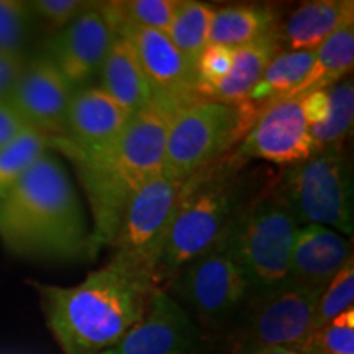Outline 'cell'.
<instances>
[{
    "mask_svg": "<svg viewBox=\"0 0 354 354\" xmlns=\"http://www.w3.org/2000/svg\"><path fill=\"white\" fill-rule=\"evenodd\" d=\"M0 241L30 259L76 261L97 254L68 172L48 151L0 196Z\"/></svg>",
    "mask_w": 354,
    "mask_h": 354,
    "instance_id": "obj_1",
    "label": "cell"
},
{
    "mask_svg": "<svg viewBox=\"0 0 354 354\" xmlns=\"http://www.w3.org/2000/svg\"><path fill=\"white\" fill-rule=\"evenodd\" d=\"M48 330L64 354H102L148 312L159 286L109 263L73 287L33 281Z\"/></svg>",
    "mask_w": 354,
    "mask_h": 354,
    "instance_id": "obj_2",
    "label": "cell"
},
{
    "mask_svg": "<svg viewBox=\"0 0 354 354\" xmlns=\"http://www.w3.org/2000/svg\"><path fill=\"white\" fill-rule=\"evenodd\" d=\"M169 122V115L149 104L133 115L112 148L74 159L91 203L95 253L112 243L131 197L165 169Z\"/></svg>",
    "mask_w": 354,
    "mask_h": 354,
    "instance_id": "obj_3",
    "label": "cell"
},
{
    "mask_svg": "<svg viewBox=\"0 0 354 354\" xmlns=\"http://www.w3.org/2000/svg\"><path fill=\"white\" fill-rule=\"evenodd\" d=\"M232 151L184 180L159 258L156 279L165 287L185 264L205 253L246 202L243 166Z\"/></svg>",
    "mask_w": 354,
    "mask_h": 354,
    "instance_id": "obj_4",
    "label": "cell"
},
{
    "mask_svg": "<svg viewBox=\"0 0 354 354\" xmlns=\"http://www.w3.org/2000/svg\"><path fill=\"white\" fill-rule=\"evenodd\" d=\"M297 228L274 185L246 198L230 220L218 241L245 272L251 294L286 284Z\"/></svg>",
    "mask_w": 354,
    "mask_h": 354,
    "instance_id": "obj_5",
    "label": "cell"
},
{
    "mask_svg": "<svg viewBox=\"0 0 354 354\" xmlns=\"http://www.w3.org/2000/svg\"><path fill=\"white\" fill-rule=\"evenodd\" d=\"M259 112L248 102L232 105L198 100L171 117L165 171L179 180L233 151Z\"/></svg>",
    "mask_w": 354,
    "mask_h": 354,
    "instance_id": "obj_6",
    "label": "cell"
},
{
    "mask_svg": "<svg viewBox=\"0 0 354 354\" xmlns=\"http://www.w3.org/2000/svg\"><path fill=\"white\" fill-rule=\"evenodd\" d=\"M297 225H323L353 234V176L344 151L312 154L274 184Z\"/></svg>",
    "mask_w": 354,
    "mask_h": 354,
    "instance_id": "obj_7",
    "label": "cell"
},
{
    "mask_svg": "<svg viewBox=\"0 0 354 354\" xmlns=\"http://www.w3.org/2000/svg\"><path fill=\"white\" fill-rule=\"evenodd\" d=\"M323 289H307L286 282L251 294L238 312L232 354L266 348L297 351L312 333V322Z\"/></svg>",
    "mask_w": 354,
    "mask_h": 354,
    "instance_id": "obj_8",
    "label": "cell"
},
{
    "mask_svg": "<svg viewBox=\"0 0 354 354\" xmlns=\"http://www.w3.org/2000/svg\"><path fill=\"white\" fill-rule=\"evenodd\" d=\"M183 184L184 180L162 169L131 197L110 243L113 256L109 263L159 286L156 279L159 258Z\"/></svg>",
    "mask_w": 354,
    "mask_h": 354,
    "instance_id": "obj_9",
    "label": "cell"
},
{
    "mask_svg": "<svg viewBox=\"0 0 354 354\" xmlns=\"http://www.w3.org/2000/svg\"><path fill=\"white\" fill-rule=\"evenodd\" d=\"M162 287L198 320L216 326L238 315L251 295V286L225 246L216 243L185 264Z\"/></svg>",
    "mask_w": 354,
    "mask_h": 354,
    "instance_id": "obj_10",
    "label": "cell"
},
{
    "mask_svg": "<svg viewBox=\"0 0 354 354\" xmlns=\"http://www.w3.org/2000/svg\"><path fill=\"white\" fill-rule=\"evenodd\" d=\"M115 33L131 44L148 82L151 104L172 115L194 102L198 94L196 66L187 61L166 33L136 25H120Z\"/></svg>",
    "mask_w": 354,
    "mask_h": 354,
    "instance_id": "obj_11",
    "label": "cell"
},
{
    "mask_svg": "<svg viewBox=\"0 0 354 354\" xmlns=\"http://www.w3.org/2000/svg\"><path fill=\"white\" fill-rule=\"evenodd\" d=\"M74 88L53 61L39 51L30 56L8 105L30 130L46 136L53 151L68 140V113Z\"/></svg>",
    "mask_w": 354,
    "mask_h": 354,
    "instance_id": "obj_12",
    "label": "cell"
},
{
    "mask_svg": "<svg viewBox=\"0 0 354 354\" xmlns=\"http://www.w3.org/2000/svg\"><path fill=\"white\" fill-rule=\"evenodd\" d=\"M245 161L263 159L272 165L294 166L313 154L302 99L292 97L263 109L254 125L233 149Z\"/></svg>",
    "mask_w": 354,
    "mask_h": 354,
    "instance_id": "obj_13",
    "label": "cell"
},
{
    "mask_svg": "<svg viewBox=\"0 0 354 354\" xmlns=\"http://www.w3.org/2000/svg\"><path fill=\"white\" fill-rule=\"evenodd\" d=\"M117 33L99 10V3L82 13L44 43L43 53L53 61L74 91L88 87L100 73Z\"/></svg>",
    "mask_w": 354,
    "mask_h": 354,
    "instance_id": "obj_14",
    "label": "cell"
},
{
    "mask_svg": "<svg viewBox=\"0 0 354 354\" xmlns=\"http://www.w3.org/2000/svg\"><path fill=\"white\" fill-rule=\"evenodd\" d=\"M198 343L201 331L187 310L158 287L145 317L102 354H192Z\"/></svg>",
    "mask_w": 354,
    "mask_h": 354,
    "instance_id": "obj_15",
    "label": "cell"
},
{
    "mask_svg": "<svg viewBox=\"0 0 354 354\" xmlns=\"http://www.w3.org/2000/svg\"><path fill=\"white\" fill-rule=\"evenodd\" d=\"M131 117L100 87L77 88L69 104L68 140L56 151L71 161L99 156L117 143Z\"/></svg>",
    "mask_w": 354,
    "mask_h": 354,
    "instance_id": "obj_16",
    "label": "cell"
},
{
    "mask_svg": "<svg viewBox=\"0 0 354 354\" xmlns=\"http://www.w3.org/2000/svg\"><path fill=\"white\" fill-rule=\"evenodd\" d=\"M353 258L346 236L323 225H302L292 243L287 282L307 289H325Z\"/></svg>",
    "mask_w": 354,
    "mask_h": 354,
    "instance_id": "obj_17",
    "label": "cell"
},
{
    "mask_svg": "<svg viewBox=\"0 0 354 354\" xmlns=\"http://www.w3.org/2000/svg\"><path fill=\"white\" fill-rule=\"evenodd\" d=\"M354 20L353 0H315L290 13L279 41L286 51H315L339 26Z\"/></svg>",
    "mask_w": 354,
    "mask_h": 354,
    "instance_id": "obj_18",
    "label": "cell"
},
{
    "mask_svg": "<svg viewBox=\"0 0 354 354\" xmlns=\"http://www.w3.org/2000/svg\"><path fill=\"white\" fill-rule=\"evenodd\" d=\"M100 77L102 86L99 87L130 115L151 104L148 82L140 68L136 53L131 44L118 35L105 56Z\"/></svg>",
    "mask_w": 354,
    "mask_h": 354,
    "instance_id": "obj_19",
    "label": "cell"
},
{
    "mask_svg": "<svg viewBox=\"0 0 354 354\" xmlns=\"http://www.w3.org/2000/svg\"><path fill=\"white\" fill-rule=\"evenodd\" d=\"M282 51L279 41V30H271L254 41L234 50L233 68L228 77L205 100L238 105L248 100L251 91L261 81L271 61Z\"/></svg>",
    "mask_w": 354,
    "mask_h": 354,
    "instance_id": "obj_20",
    "label": "cell"
},
{
    "mask_svg": "<svg viewBox=\"0 0 354 354\" xmlns=\"http://www.w3.org/2000/svg\"><path fill=\"white\" fill-rule=\"evenodd\" d=\"M313 61L315 51L282 50L277 53L246 102L261 112L274 102L297 97L299 88L307 79Z\"/></svg>",
    "mask_w": 354,
    "mask_h": 354,
    "instance_id": "obj_21",
    "label": "cell"
},
{
    "mask_svg": "<svg viewBox=\"0 0 354 354\" xmlns=\"http://www.w3.org/2000/svg\"><path fill=\"white\" fill-rule=\"evenodd\" d=\"M354 66V20L339 26L331 37L323 41L315 50V61L310 69L307 79L299 88V95L313 91H326L336 86Z\"/></svg>",
    "mask_w": 354,
    "mask_h": 354,
    "instance_id": "obj_22",
    "label": "cell"
},
{
    "mask_svg": "<svg viewBox=\"0 0 354 354\" xmlns=\"http://www.w3.org/2000/svg\"><path fill=\"white\" fill-rule=\"evenodd\" d=\"M271 30H276V17L268 7L238 6L215 8L209 44H220L236 50Z\"/></svg>",
    "mask_w": 354,
    "mask_h": 354,
    "instance_id": "obj_23",
    "label": "cell"
},
{
    "mask_svg": "<svg viewBox=\"0 0 354 354\" xmlns=\"http://www.w3.org/2000/svg\"><path fill=\"white\" fill-rule=\"evenodd\" d=\"M330 97V113L320 125L310 127L313 154L325 151H344L354 118V86L351 79H344L326 88Z\"/></svg>",
    "mask_w": 354,
    "mask_h": 354,
    "instance_id": "obj_24",
    "label": "cell"
},
{
    "mask_svg": "<svg viewBox=\"0 0 354 354\" xmlns=\"http://www.w3.org/2000/svg\"><path fill=\"white\" fill-rule=\"evenodd\" d=\"M214 10V7L196 0H179L174 19L166 33L177 50L194 66L209 44Z\"/></svg>",
    "mask_w": 354,
    "mask_h": 354,
    "instance_id": "obj_25",
    "label": "cell"
},
{
    "mask_svg": "<svg viewBox=\"0 0 354 354\" xmlns=\"http://www.w3.org/2000/svg\"><path fill=\"white\" fill-rule=\"evenodd\" d=\"M179 0H122L99 3V10L113 30L120 25H136L167 33Z\"/></svg>",
    "mask_w": 354,
    "mask_h": 354,
    "instance_id": "obj_26",
    "label": "cell"
},
{
    "mask_svg": "<svg viewBox=\"0 0 354 354\" xmlns=\"http://www.w3.org/2000/svg\"><path fill=\"white\" fill-rule=\"evenodd\" d=\"M53 151L51 141L26 130L0 149V196L12 189L43 154Z\"/></svg>",
    "mask_w": 354,
    "mask_h": 354,
    "instance_id": "obj_27",
    "label": "cell"
},
{
    "mask_svg": "<svg viewBox=\"0 0 354 354\" xmlns=\"http://www.w3.org/2000/svg\"><path fill=\"white\" fill-rule=\"evenodd\" d=\"M33 21L28 2L0 0V53L28 55L26 46L32 35Z\"/></svg>",
    "mask_w": 354,
    "mask_h": 354,
    "instance_id": "obj_28",
    "label": "cell"
},
{
    "mask_svg": "<svg viewBox=\"0 0 354 354\" xmlns=\"http://www.w3.org/2000/svg\"><path fill=\"white\" fill-rule=\"evenodd\" d=\"M354 302V259L351 258L331 282L322 290L315 315L312 322V333L320 330L333 318L353 308Z\"/></svg>",
    "mask_w": 354,
    "mask_h": 354,
    "instance_id": "obj_29",
    "label": "cell"
},
{
    "mask_svg": "<svg viewBox=\"0 0 354 354\" xmlns=\"http://www.w3.org/2000/svg\"><path fill=\"white\" fill-rule=\"evenodd\" d=\"M299 354H354V308L310 333Z\"/></svg>",
    "mask_w": 354,
    "mask_h": 354,
    "instance_id": "obj_30",
    "label": "cell"
},
{
    "mask_svg": "<svg viewBox=\"0 0 354 354\" xmlns=\"http://www.w3.org/2000/svg\"><path fill=\"white\" fill-rule=\"evenodd\" d=\"M233 59L234 50L232 48L207 44L196 63L198 94L202 99H207V95L228 77L230 71L233 68Z\"/></svg>",
    "mask_w": 354,
    "mask_h": 354,
    "instance_id": "obj_31",
    "label": "cell"
},
{
    "mask_svg": "<svg viewBox=\"0 0 354 354\" xmlns=\"http://www.w3.org/2000/svg\"><path fill=\"white\" fill-rule=\"evenodd\" d=\"M35 20L41 21L50 28L59 32L61 28L73 24L82 13L95 7V2L84 0H32L28 2Z\"/></svg>",
    "mask_w": 354,
    "mask_h": 354,
    "instance_id": "obj_32",
    "label": "cell"
},
{
    "mask_svg": "<svg viewBox=\"0 0 354 354\" xmlns=\"http://www.w3.org/2000/svg\"><path fill=\"white\" fill-rule=\"evenodd\" d=\"M28 57V55L0 53V104H8Z\"/></svg>",
    "mask_w": 354,
    "mask_h": 354,
    "instance_id": "obj_33",
    "label": "cell"
},
{
    "mask_svg": "<svg viewBox=\"0 0 354 354\" xmlns=\"http://www.w3.org/2000/svg\"><path fill=\"white\" fill-rule=\"evenodd\" d=\"M299 97L302 99V110L308 128L320 125L326 120L330 113L328 91H313Z\"/></svg>",
    "mask_w": 354,
    "mask_h": 354,
    "instance_id": "obj_34",
    "label": "cell"
},
{
    "mask_svg": "<svg viewBox=\"0 0 354 354\" xmlns=\"http://www.w3.org/2000/svg\"><path fill=\"white\" fill-rule=\"evenodd\" d=\"M26 130L30 128L21 120L20 115L8 104H0V149Z\"/></svg>",
    "mask_w": 354,
    "mask_h": 354,
    "instance_id": "obj_35",
    "label": "cell"
},
{
    "mask_svg": "<svg viewBox=\"0 0 354 354\" xmlns=\"http://www.w3.org/2000/svg\"><path fill=\"white\" fill-rule=\"evenodd\" d=\"M243 354H299V353L292 351V349H286V348H266V349H259V351L243 353Z\"/></svg>",
    "mask_w": 354,
    "mask_h": 354,
    "instance_id": "obj_36",
    "label": "cell"
}]
</instances>
